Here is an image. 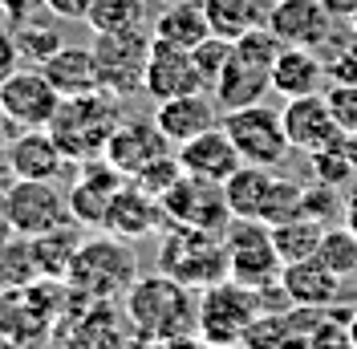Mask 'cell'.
<instances>
[{"mask_svg": "<svg viewBox=\"0 0 357 349\" xmlns=\"http://www.w3.org/2000/svg\"><path fill=\"white\" fill-rule=\"evenodd\" d=\"M325 57L321 49H305V45H284L272 61V89L280 98H305V94H321L325 82Z\"/></svg>", "mask_w": 357, "mask_h": 349, "instance_id": "24", "label": "cell"}, {"mask_svg": "<svg viewBox=\"0 0 357 349\" xmlns=\"http://www.w3.org/2000/svg\"><path fill=\"white\" fill-rule=\"evenodd\" d=\"M223 110L215 98H207V94H183V98H167V102H158L155 106V122L158 131L167 134L175 147H183V142H191L195 134L211 131V126H220Z\"/></svg>", "mask_w": 357, "mask_h": 349, "instance_id": "21", "label": "cell"}, {"mask_svg": "<svg viewBox=\"0 0 357 349\" xmlns=\"http://www.w3.org/2000/svg\"><path fill=\"white\" fill-rule=\"evenodd\" d=\"M317 256L329 264L341 281H349V276L357 272V232L349 228V223H345V228H325Z\"/></svg>", "mask_w": 357, "mask_h": 349, "instance_id": "31", "label": "cell"}, {"mask_svg": "<svg viewBox=\"0 0 357 349\" xmlns=\"http://www.w3.org/2000/svg\"><path fill=\"white\" fill-rule=\"evenodd\" d=\"M207 89V77L195 66V53L171 41H151V61H146V86L142 94L167 102V98H183V94H199Z\"/></svg>", "mask_w": 357, "mask_h": 349, "instance_id": "16", "label": "cell"}, {"mask_svg": "<svg viewBox=\"0 0 357 349\" xmlns=\"http://www.w3.org/2000/svg\"><path fill=\"white\" fill-rule=\"evenodd\" d=\"M349 337H354V349H357V309H354V321H349Z\"/></svg>", "mask_w": 357, "mask_h": 349, "instance_id": "48", "label": "cell"}, {"mask_svg": "<svg viewBox=\"0 0 357 349\" xmlns=\"http://www.w3.org/2000/svg\"><path fill=\"white\" fill-rule=\"evenodd\" d=\"M223 131L231 134L240 158H244V163H256V167H280L292 151L280 110L264 106V102L227 110V114H223Z\"/></svg>", "mask_w": 357, "mask_h": 349, "instance_id": "10", "label": "cell"}, {"mask_svg": "<svg viewBox=\"0 0 357 349\" xmlns=\"http://www.w3.org/2000/svg\"><path fill=\"white\" fill-rule=\"evenodd\" d=\"M13 346H17V341H13V337H8V333L0 329V349H13Z\"/></svg>", "mask_w": 357, "mask_h": 349, "instance_id": "47", "label": "cell"}, {"mask_svg": "<svg viewBox=\"0 0 357 349\" xmlns=\"http://www.w3.org/2000/svg\"><path fill=\"white\" fill-rule=\"evenodd\" d=\"M130 240L122 236H93V240H82V248L73 252V264L66 272V284L86 297L93 305H106L114 297H126V288L138 281V260L126 248Z\"/></svg>", "mask_w": 357, "mask_h": 349, "instance_id": "4", "label": "cell"}, {"mask_svg": "<svg viewBox=\"0 0 357 349\" xmlns=\"http://www.w3.org/2000/svg\"><path fill=\"white\" fill-rule=\"evenodd\" d=\"M8 142L13 138H0V187L13 183V158H8Z\"/></svg>", "mask_w": 357, "mask_h": 349, "instance_id": "41", "label": "cell"}, {"mask_svg": "<svg viewBox=\"0 0 357 349\" xmlns=\"http://www.w3.org/2000/svg\"><path fill=\"white\" fill-rule=\"evenodd\" d=\"M89 4L93 0H45V8L61 21H86L89 17Z\"/></svg>", "mask_w": 357, "mask_h": 349, "instance_id": "38", "label": "cell"}, {"mask_svg": "<svg viewBox=\"0 0 357 349\" xmlns=\"http://www.w3.org/2000/svg\"><path fill=\"white\" fill-rule=\"evenodd\" d=\"M178 163H183V174H195V179H211V183H227L231 174L244 167V158L236 151V142H231V134L220 126H211V131L195 134L191 142H183L175 147Z\"/></svg>", "mask_w": 357, "mask_h": 349, "instance_id": "20", "label": "cell"}, {"mask_svg": "<svg viewBox=\"0 0 357 349\" xmlns=\"http://www.w3.org/2000/svg\"><path fill=\"white\" fill-rule=\"evenodd\" d=\"M21 49H17V37H13V29H0V86L21 69Z\"/></svg>", "mask_w": 357, "mask_h": 349, "instance_id": "37", "label": "cell"}, {"mask_svg": "<svg viewBox=\"0 0 357 349\" xmlns=\"http://www.w3.org/2000/svg\"><path fill=\"white\" fill-rule=\"evenodd\" d=\"M321 236H325V223L312 216H292L284 223L272 228V240H276V252L284 264H296V260H309L317 256L321 248Z\"/></svg>", "mask_w": 357, "mask_h": 349, "instance_id": "28", "label": "cell"}, {"mask_svg": "<svg viewBox=\"0 0 357 349\" xmlns=\"http://www.w3.org/2000/svg\"><path fill=\"white\" fill-rule=\"evenodd\" d=\"M345 154H349V163H354V171H357V131L345 134Z\"/></svg>", "mask_w": 357, "mask_h": 349, "instance_id": "44", "label": "cell"}, {"mask_svg": "<svg viewBox=\"0 0 357 349\" xmlns=\"http://www.w3.org/2000/svg\"><path fill=\"white\" fill-rule=\"evenodd\" d=\"M211 33L223 41H240L244 33L268 24V0H203Z\"/></svg>", "mask_w": 357, "mask_h": 349, "instance_id": "27", "label": "cell"}, {"mask_svg": "<svg viewBox=\"0 0 357 349\" xmlns=\"http://www.w3.org/2000/svg\"><path fill=\"white\" fill-rule=\"evenodd\" d=\"M171 151H175V142L158 131L155 114L151 118H122L118 131L110 134V142H106V158L126 179H134L142 167H151L155 158H162V154H171Z\"/></svg>", "mask_w": 357, "mask_h": 349, "instance_id": "18", "label": "cell"}, {"mask_svg": "<svg viewBox=\"0 0 357 349\" xmlns=\"http://www.w3.org/2000/svg\"><path fill=\"white\" fill-rule=\"evenodd\" d=\"M167 223H171V219H167L162 199L151 195V191H142L138 183H126V187L114 195V203H110V211H106V223H102V228L134 244V240H146V236H158Z\"/></svg>", "mask_w": 357, "mask_h": 349, "instance_id": "19", "label": "cell"}, {"mask_svg": "<svg viewBox=\"0 0 357 349\" xmlns=\"http://www.w3.org/2000/svg\"><path fill=\"white\" fill-rule=\"evenodd\" d=\"M130 179L114 167L110 158H89V163H77V179L69 187V216L82 228H102L106 223V211H110L114 195L126 187Z\"/></svg>", "mask_w": 357, "mask_h": 349, "instance_id": "15", "label": "cell"}, {"mask_svg": "<svg viewBox=\"0 0 357 349\" xmlns=\"http://www.w3.org/2000/svg\"><path fill=\"white\" fill-rule=\"evenodd\" d=\"M8 131H13V122L4 118V110H0V138H8Z\"/></svg>", "mask_w": 357, "mask_h": 349, "instance_id": "45", "label": "cell"}, {"mask_svg": "<svg viewBox=\"0 0 357 349\" xmlns=\"http://www.w3.org/2000/svg\"><path fill=\"white\" fill-rule=\"evenodd\" d=\"M284 131H289L292 151L305 154H321V151H337L345 147V126L337 122L333 106L325 94H305V98H289V106L280 110Z\"/></svg>", "mask_w": 357, "mask_h": 349, "instance_id": "14", "label": "cell"}, {"mask_svg": "<svg viewBox=\"0 0 357 349\" xmlns=\"http://www.w3.org/2000/svg\"><path fill=\"white\" fill-rule=\"evenodd\" d=\"M264 309H268L264 288H248V284L227 276V281L207 284L199 292V325H195V333L215 349H244L248 329Z\"/></svg>", "mask_w": 357, "mask_h": 349, "instance_id": "7", "label": "cell"}, {"mask_svg": "<svg viewBox=\"0 0 357 349\" xmlns=\"http://www.w3.org/2000/svg\"><path fill=\"white\" fill-rule=\"evenodd\" d=\"M223 195H227L231 216L260 219L268 228H276V223H284V219H292V216H305V211H301V203H305V183L276 174V167L244 163L240 171L223 183Z\"/></svg>", "mask_w": 357, "mask_h": 349, "instance_id": "6", "label": "cell"}, {"mask_svg": "<svg viewBox=\"0 0 357 349\" xmlns=\"http://www.w3.org/2000/svg\"><path fill=\"white\" fill-rule=\"evenodd\" d=\"M122 98H114L106 89H93V94H77V98H61V106L49 122V134L57 138V147L69 163H89V158H102L110 134L122 122Z\"/></svg>", "mask_w": 357, "mask_h": 349, "instance_id": "2", "label": "cell"}, {"mask_svg": "<svg viewBox=\"0 0 357 349\" xmlns=\"http://www.w3.org/2000/svg\"><path fill=\"white\" fill-rule=\"evenodd\" d=\"M0 8L8 13V21H21V17H29V13L45 8V0H0Z\"/></svg>", "mask_w": 357, "mask_h": 349, "instance_id": "39", "label": "cell"}, {"mask_svg": "<svg viewBox=\"0 0 357 349\" xmlns=\"http://www.w3.org/2000/svg\"><path fill=\"white\" fill-rule=\"evenodd\" d=\"M122 317L138 341H171L183 333H195L199 325V297L195 288H187L183 281L167 276V272H151L138 276L122 297Z\"/></svg>", "mask_w": 357, "mask_h": 349, "instance_id": "1", "label": "cell"}, {"mask_svg": "<svg viewBox=\"0 0 357 349\" xmlns=\"http://www.w3.org/2000/svg\"><path fill=\"white\" fill-rule=\"evenodd\" d=\"M158 272L183 281L195 292H203L207 284L227 281V244H223V232L167 223L158 232Z\"/></svg>", "mask_w": 357, "mask_h": 349, "instance_id": "5", "label": "cell"}, {"mask_svg": "<svg viewBox=\"0 0 357 349\" xmlns=\"http://www.w3.org/2000/svg\"><path fill=\"white\" fill-rule=\"evenodd\" d=\"M345 223L357 232V183L349 187V199H345Z\"/></svg>", "mask_w": 357, "mask_h": 349, "instance_id": "43", "label": "cell"}, {"mask_svg": "<svg viewBox=\"0 0 357 349\" xmlns=\"http://www.w3.org/2000/svg\"><path fill=\"white\" fill-rule=\"evenodd\" d=\"M268 4H272V0H268Z\"/></svg>", "mask_w": 357, "mask_h": 349, "instance_id": "50", "label": "cell"}, {"mask_svg": "<svg viewBox=\"0 0 357 349\" xmlns=\"http://www.w3.org/2000/svg\"><path fill=\"white\" fill-rule=\"evenodd\" d=\"M151 29L138 33H93V61L98 82L114 98H134L146 86V61H151Z\"/></svg>", "mask_w": 357, "mask_h": 349, "instance_id": "9", "label": "cell"}, {"mask_svg": "<svg viewBox=\"0 0 357 349\" xmlns=\"http://www.w3.org/2000/svg\"><path fill=\"white\" fill-rule=\"evenodd\" d=\"M333 8L325 0H272L268 4V29L284 45L325 49L333 37Z\"/></svg>", "mask_w": 357, "mask_h": 349, "instance_id": "17", "label": "cell"}, {"mask_svg": "<svg viewBox=\"0 0 357 349\" xmlns=\"http://www.w3.org/2000/svg\"><path fill=\"white\" fill-rule=\"evenodd\" d=\"M155 349H215V346H207L199 333H183V337H171V341H158Z\"/></svg>", "mask_w": 357, "mask_h": 349, "instance_id": "40", "label": "cell"}, {"mask_svg": "<svg viewBox=\"0 0 357 349\" xmlns=\"http://www.w3.org/2000/svg\"><path fill=\"white\" fill-rule=\"evenodd\" d=\"M178 179H183V163H178V154L171 151V154H162V158H155L151 167H142V171L134 174L130 183H138L142 191H151V195H167L171 187H175Z\"/></svg>", "mask_w": 357, "mask_h": 349, "instance_id": "33", "label": "cell"}, {"mask_svg": "<svg viewBox=\"0 0 357 349\" xmlns=\"http://www.w3.org/2000/svg\"><path fill=\"white\" fill-rule=\"evenodd\" d=\"M13 37H17V49L29 66H45L57 49H61V29L53 21H41L37 13H29L21 21H13Z\"/></svg>", "mask_w": 357, "mask_h": 349, "instance_id": "29", "label": "cell"}, {"mask_svg": "<svg viewBox=\"0 0 357 349\" xmlns=\"http://www.w3.org/2000/svg\"><path fill=\"white\" fill-rule=\"evenodd\" d=\"M86 24L93 33H138L146 29V0H93Z\"/></svg>", "mask_w": 357, "mask_h": 349, "instance_id": "30", "label": "cell"}, {"mask_svg": "<svg viewBox=\"0 0 357 349\" xmlns=\"http://www.w3.org/2000/svg\"><path fill=\"white\" fill-rule=\"evenodd\" d=\"M223 244H227V276L248 284V288H280V272L284 260L276 252L272 228L260 219H240L223 228Z\"/></svg>", "mask_w": 357, "mask_h": 349, "instance_id": "8", "label": "cell"}, {"mask_svg": "<svg viewBox=\"0 0 357 349\" xmlns=\"http://www.w3.org/2000/svg\"><path fill=\"white\" fill-rule=\"evenodd\" d=\"M158 41L183 45V49H195L203 37H211V24H207V13H203V0H171L162 4V13L151 24Z\"/></svg>", "mask_w": 357, "mask_h": 349, "instance_id": "26", "label": "cell"}, {"mask_svg": "<svg viewBox=\"0 0 357 349\" xmlns=\"http://www.w3.org/2000/svg\"><path fill=\"white\" fill-rule=\"evenodd\" d=\"M158 4H171V0H158Z\"/></svg>", "mask_w": 357, "mask_h": 349, "instance_id": "49", "label": "cell"}, {"mask_svg": "<svg viewBox=\"0 0 357 349\" xmlns=\"http://www.w3.org/2000/svg\"><path fill=\"white\" fill-rule=\"evenodd\" d=\"M191 53H195V66H199V73L207 77V89H211V86H215V77H220L223 61L231 57V41H223V37L211 33V37H203Z\"/></svg>", "mask_w": 357, "mask_h": 349, "instance_id": "34", "label": "cell"}, {"mask_svg": "<svg viewBox=\"0 0 357 349\" xmlns=\"http://www.w3.org/2000/svg\"><path fill=\"white\" fill-rule=\"evenodd\" d=\"M17 232H13V223H8V199H4V187H0V248L13 240Z\"/></svg>", "mask_w": 357, "mask_h": 349, "instance_id": "42", "label": "cell"}, {"mask_svg": "<svg viewBox=\"0 0 357 349\" xmlns=\"http://www.w3.org/2000/svg\"><path fill=\"white\" fill-rule=\"evenodd\" d=\"M309 163H312V179H317V183H329L337 191L357 183V171H354V163H349V154H345V147L309 154Z\"/></svg>", "mask_w": 357, "mask_h": 349, "instance_id": "32", "label": "cell"}, {"mask_svg": "<svg viewBox=\"0 0 357 349\" xmlns=\"http://www.w3.org/2000/svg\"><path fill=\"white\" fill-rule=\"evenodd\" d=\"M61 106V94L57 86L45 77L41 66H21L4 86H0V110L4 118L17 126V131H37V126H49L53 114Z\"/></svg>", "mask_w": 357, "mask_h": 349, "instance_id": "12", "label": "cell"}, {"mask_svg": "<svg viewBox=\"0 0 357 349\" xmlns=\"http://www.w3.org/2000/svg\"><path fill=\"white\" fill-rule=\"evenodd\" d=\"M280 49H284V41L268 24L244 33L240 41H231V57L223 61L220 77L211 86V98L220 102L223 114L264 102V94L272 89V61H276Z\"/></svg>", "mask_w": 357, "mask_h": 349, "instance_id": "3", "label": "cell"}, {"mask_svg": "<svg viewBox=\"0 0 357 349\" xmlns=\"http://www.w3.org/2000/svg\"><path fill=\"white\" fill-rule=\"evenodd\" d=\"M337 207H341L337 187L317 183V179H312V187L305 183V203H301V211H305V216H312V219H321V223H325L329 216H337Z\"/></svg>", "mask_w": 357, "mask_h": 349, "instance_id": "35", "label": "cell"}, {"mask_svg": "<svg viewBox=\"0 0 357 349\" xmlns=\"http://www.w3.org/2000/svg\"><path fill=\"white\" fill-rule=\"evenodd\" d=\"M4 199H8V223L21 240H37L45 232L73 223L69 195L57 191L53 179H13L4 187Z\"/></svg>", "mask_w": 357, "mask_h": 349, "instance_id": "11", "label": "cell"}, {"mask_svg": "<svg viewBox=\"0 0 357 349\" xmlns=\"http://www.w3.org/2000/svg\"><path fill=\"white\" fill-rule=\"evenodd\" d=\"M280 288H284L289 305L329 309V305H337V297H341V276H337L321 256H309V260L284 264V272H280Z\"/></svg>", "mask_w": 357, "mask_h": 349, "instance_id": "22", "label": "cell"}, {"mask_svg": "<svg viewBox=\"0 0 357 349\" xmlns=\"http://www.w3.org/2000/svg\"><path fill=\"white\" fill-rule=\"evenodd\" d=\"M325 98H329V106H333L337 122L345 126V134H354L357 131V82H337Z\"/></svg>", "mask_w": 357, "mask_h": 349, "instance_id": "36", "label": "cell"}, {"mask_svg": "<svg viewBox=\"0 0 357 349\" xmlns=\"http://www.w3.org/2000/svg\"><path fill=\"white\" fill-rule=\"evenodd\" d=\"M167 219L183 223V228H203V232H223L231 223V207L223 195V183L211 179H195V174H183L175 187L162 195Z\"/></svg>", "mask_w": 357, "mask_h": 349, "instance_id": "13", "label": "cell"}, {"mask_svg": "<svg viewBox=\"0 0 357 349\" xmlns=\"http://www.w3.org/2000/svg\"><path fill=\"white\" fill-rule=\"evenodd\" d=\"M41 69H45V77L57 86L61 98H77V94L102 89V82H98V61H93V45H61Z\"/></svg>", "mask_w": 357, "mask_h": 349, "instance_id": "25", "label": "cell"}, {"mask_svg": "<svg viewBox=\"0 0 357 349\" xmlns=\"http://www.w3.org/2000/svg\"><path fill=\"white\" fill-rule=\"evenodd\" d=\"M8 158H13V179H53L57 183V174L69 167V158L61 154L49 126L21 131L8 142Z\"/></svg>", "mask_w": 357, "mask_h": 349, "instance_id": "23", "label": "cell"}, {"mask_svg": "<svg viewBox=\"0 0 357 349\" xmlns=\"http://www.w3.org/2000/svg\"><path fill=\"white\" fill-rule=\"evenodd\" d=\"M345 21H349V29H354V33H357V0H354V8L345 13Z\"/></svg>", "mask_w": 357, "mask_h": 349, "instance_id": "46", "label": "cell"}]
</instances>
